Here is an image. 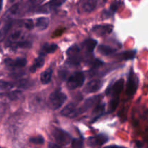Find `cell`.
<instances>
[{"mask_svg": "<svg viewBox=\"0 0 148 148\" xmlns=\"http://www.w3.org/2000/svg\"><path fill=\"white\" fill-rule=\"evenodd\" d=\"M2 2H3V0H0V12H1V7H2Z\"/></svg>", "mask_w": 148, "mask_h": 148, "instance_id": "40", "label": "cell"}, {"mask_svg": "<svg viewBox=\"0 0 148 148\" xmlns=\"http://www.w3.org/2000/svg\"><path fill=\"white\" fill-rule=\"evenodd\" d=\"M24 26L27 30H32L33 28V21L32 20H30V19L26 20L24 22Z\"/></svg>", "mask_w": 148, "mask_h": 148, "instance_id": "34", "label": "cell"}, {"mask_svg": "<svg viewBox=\"0 0 148 148\" xmlns=\"http://www.w3.org/2000/svg\"><path fill=\"white\" fill-rule=\"evenodd\" d=\"M10 1H14V0H10Z\"/></svg>", "mask_w": 148, "mask_h": 148, "instance_id": "41", "label": "cell"}, {"mask_svg": "<svg viewBox=\"0 0 148 148\" xmlns=\"http://www.w3.org/2000/svg\"><path fill=\"white\" fill-rule=\"evenodd\" d=\"M7 46L13 50H16L18 49H29L31 47V43L27 40H17L15 42L7 43Z\"/></svg>", "mask_w": 148, "mask_h": 148, "instance_id": "14", "label": "cell"}, {"mask_svg": "<svg viewBox=\"0 0 148 148\" xmlns=\"http://www.w3.org/2000/svg\"><path fill=\"white\" fill-rule=\"evenodd\" d=\"M97 0H81L79 4V12H90L96 7Z\"/></svg>", "mask_w": 148, "mask_h": 148, "instance_id": "12", "label": "cell"}, {"mask_svg": "<svg viewBox=\"0 0 148 148\" xmlns=\"http://www.w3.org/2000/svg\"><path fill=\"white\" fill-rule=\"evenodd\" d=\"M67 55V62L69 66H76L80 64L82 61V56L80 55V49L77 45H73L66 51Z\"/></svg>", "mask_w": 148, "mask_h": 148, "instance_id": "2", "label": "cell"}, {"mask_svg": "<svg viewBox=\"0 0 148 148\" xmlns=\"http://www.w3.org/2000/svg\"><path fill=\"white\" fill-rule=\"evenodd\" d=\"M44 64H45L44 58H43V56L39 55V56H38V57L35 59L33 64L30 66V72H32V73H35V72H36V70H37L38 68H41L42 66L44 65Z\"/></svg>", "mask_w": 148, "mask_h": 148, "instance_id": "20", "label": "cell"}, {"mask_svg": "<svg viewBox=\"0 0 148 148\" xmlns=\"http://www.w3.org/2000/svg\"><path fill=\"white\" fill-rule=\"evenodd\" d=\"M72 148H82L83 142L80 139H73L72 141Z\"/></svg>", "mask_w": 148, "mask_h": 148, "instance_id": "31", "label": "cell"}, {"mask_svg": "<svg viewBox=\"0 0 148 148\" xmlns=\"http://www.w3.org/2000/svg\"><path fill=\"white\" fill-rule=\"evenodd\" d=\"M44 1L45 0H28L27 4H28V7L30 8H33V7H35L36 6L40 4Z\"/></svg>", "mask_w": 148, "mask_h": 148, "instance_id": "32", "label": "cell"}, {"mask_svg": "<svg viewBox=\"0 0 148 148\" xmlns=\"http://www.w3.org/2000/svg\"><path fill=\"white\" fill-rule=\"evenodd\" d=\"M98 51L101 54L104 55V56H110L112 55L116 51V49L112 48L111 46H108L105 44H101L98 47Z\"/></svg>", "mask_w": 148, "mask_h": 148, "instance_id": "17", "label": "cell"}, {"mask_svg": "<svg viewBox=\"0 0 148 148\" xmlns=\"http://www.w3.org/2000/svg\"><path fill=\"white\" fill-rule=\"evenodd\" d=\"M49 148H61L59 145L56 144H53V143H50L49 144Z\"/></svg>", "mask_w": 148, "mask_h": 148, "instance_id": "37", "label": "cell"}, {"mask_svg": "<svg viewBox=\"0 0 148 148\" xmlns=\"http://www.w3.org/2000/svg\"><path fill=\"white\" fill-rule=\"evenodd\" d=\"M137 146L138 147V148H141L142 147H143V143H140V142H137Z\"/></svg>", "mask_w": 148, "mask_h": 148, "instance_id": "39", "label": "cell"}, {"mask_svg": "<svg viewBox=\"0 0 148 148\" xmlns=\"http://www.w3.org/2000/svg\"><path fill=\"white\" fill-rule=\"evenodd\" d=\"M114 26L110 24L97 25L92 27V31L98 36H103L108 35L112 32Z\"/></svg>", "mask_w": 148, "mask_h": 148, "instance_id": "9", "label": "cell"}, {"mask_svg": "<svg viewBox=\"0 0 148 148\" xmlns=\"http://www.w3.org/2000/svg\"><path fill=\"white\" fill-rule=\"evenodd\" d=\"M108 141V137L106 134H100L88 139V145L90 146L103 145Z\"/></svg>", "mask_w": 148, "mask_h": 148, "instance_id": "10", "label": "cell"}, {"mask_svg": "<svg viewBox=\"0 0 148 148\" xmlns=\"http://www.w3.org/2000/svg\"><path fill=\"white\" fill-rule=\"evenodd\" d=\"M119 103V98H112V99L110 101L108 107V113L111 114L113 113L116 108L118 107Z\"/></svg>", "mask_w": 148, "mask_h": 148, "instance_id": "25", "label": "cell"}, {"mask_svg": "<svg viewBox=\"0 0 148 148\" xmlns=\"http://www.w3.org/2000/svg\"><path fill=\"white\" fill-rule=\"evenodd\" d=\"M30 142L31 143H33V144L36 145H42L44 143V139L42 136H37V137H31L30 139Z\"/></svg>", "mask_w": 148, "mask_h": 148, "instance_id": "30", "label": "cell"}, {"mask_svg": "<svg viewBox=\"0 0 148 148\" xmlns=\"http://www.w3.org/2000/svg\"><path fill=\"white\" fill-rule=\"evenodd\" d=\"M66 0H51L48 4L49 8H56L62 6Z\"/></svg>", "mask_w": 148, "mask_h": 148, "instance_id": "29", "label": "cell"}, {"mask_svg": "<svg viewBox=\"0 0 148 148\" xmlns=\"http://www.w3.org/2000/svg\"><path fill=\"white\" fill-rule=\"evenodd\" d=\"M13 87H14V84L12 82L0 79V90H7L12 88Z\"/></svg>", "mask_w": 148, "mask_h": 148, "instance_id": "28", "label": "cell"}, {"mask_svg": "<svg viewBox=\"0 0 148 148\" xmlns=\"http://www.w3.org/2000/svg\"><path fill=\"white\" fill-rule=\"evenodd\" d=\"M67 99L66 94L59 90H56L50 94L48 100V106L53 111L59 109Z\"/></svg>", "mask_w": 148, "mask_h": 148, "instance_id": "1", "label": "cell"}, {"mask_svg": "<svg viewBox=\"0 0 148 148\" xmlns=\"http://www.w3.org/2000/svg\"><path fill=\"white\" fill-rule=\"evenodd\" d=\"M139 79L137 74L131 69L129 74L128 79L126 83V95L128 97H132L136 93L138 88Z\"/></svg>", "mask_w": 148, "mask_h": 148, "instance_id": "3", "label": "cell"}, {"mask_svg": "<svg viewBox=\"0 0 148 148\" xmlns=\"http://www.w3.org/2000/svg\"><path fill=\"white\" fill-rule=\"evenodd\" d=\"M58 49V45L56 43H46L41 46V49L40 50V56H44L48 53H54Z\"/></svg>", "mask_w": 148, "mask_h": 148, "instance_id": "15", "label": "cell"}, {"mask_svg": "<svg viewBox=\"0 0 148 148\" xmlns=\"http://www.w3.org/2000/svg\"><path fill=\"white\" fill-rule=\"evenodd\" d=\"M124 87V80L120 79L116 81L114 84L110 85L106 90V94L110 95L112 98H119L121 92H122Z\"/></svg>", "mask_w": 148, "mask_h": 148, "instance_id": "6", "label": "cell"}, {"mask_svg": "<svg viewBox=\"0 0 148 148\" xmlns=\"http://www.w3.org/2000/svg\"><path fill=\"white\" fill-rule=\"evenodd\" d=\"M90 62H91V67H92V69L98 68L103 64V62L101 60H100V59H94L93 61H91Z\"/></svg>", "mask_w": 148, "mask_h": 148, "instance_id": "33", "label": "cell"}, {"mask_svg": "<svg viewBox=\"0 0 148 148\" xmlns=\"http://www.w3.org/2000/svg\"><path fill=\"white\" fill-rule=\"evenodd\" d=\"M103 82L101 79H92L89 81L85 85L84 88V91L86 93H92V92H97L101 88Z\"/></svg>", "mask_w": 148, "mask_h": 148, "instance_id": "11", "label": "cell"}, {"mask_svg": "<svg viewBox=\"0 0 148 148\" xmlns=\"http://www.w3.org/2000/svg\"><path fill=\"white\" fill-rule=\"evenodd\" d=\"M18 9H19L18 4H14V5H13L12 7L9 10L8 12L10 14H15V13L17 12V10H18Z\"/></svg>", "mask_w": 148, "mask_h": 148, "instance_id": "36", "label": "cell"}, {"mask_svg": "<svg viewBox=\"0 0 148 148\" xmlns=\"http://www.w3.org/2000/svg\"><path fill=\"white\" fill-rule=\"evenodd\" d=\"M20 38H22L21 31H20V30H16V31L13 32V33L10 35L8 40H7V43L17 41V40H19V39H20Z\"/></svg>", "mask_w": 148, "mask_h": 148, "instance_id": "27", "label": "cell"}, {"mask_svg": "<svg viewBox=\"0 0 148 148\" xmlns=\"http://www.w3.org/2000/svg\"><path fill=\"white\" fill-rule=\"evenodd\" d=\"M98 42L97 40H94L92 38H88L85 40L83 43H82V46L84 49H85L87 53H92L93 52L94 49L96 47Z\"/></svg>", "mask_w": 148, "mask_h": 148, "instance_id": "16", "label": "cell"}, {"mask_svg": "<svg viewBox=\"0 0 148 148\" xmlns=\"http://www.w3.org/2000/svg\"><path fill=\"white\" fill-rule=\"evenodd\" d=\"M100 98H100L99 95H97V96L91 97V98H89L87 100H85L84 103L80 107L77 108V116L83 114L84 112L88 111L91 107H92L95 104L98 103L100 101Z\"/></svg>", "mask_w": 148, "mask_h": 148, "instance_id": "8", "label": "cell"}, {"mask_svg": "<svg viewBox=\"0 0 148 148\" xmlns=\"http://www.w3.org/2000/svg\"><path fill=\"white\" fill-rule=\"evenodd\" d=\"M67 75H68V72L66 70H61L59 72V77L62 80H64L67 78Z\"/></svg>", "mask_w": 148, "mask_h": 148, "instance_id": "35", "label": "cell"}, {"mask_svg": "<svg viewBox=\"0 0 148 148\" xmlns=\"http://www.w3.org/2000/svg\"><path fill=\"white\" fill-rule=\"evenodd\" d=\"M104 110H105V104H100V105L97 106L92 111L93 118H92L91 122H95V121H97L103 114Z\"/></svg>", "mask_w": 148, "mask_h": 148, "instance_id": "22", "label": "cell"}, {"mask_svg": "<svg viewBox=\"0 0 148 148\" xmlns=\"http://www.w3.org/2000/svg\"><path fill=\"white\" fill-rule=\"evenodd\" d=\"M136 53H137V51H128L123 52L122 53L119 55V58L121 60H130V59H132L135 57Z\"/></svg>", "mask_w": 148, "mask_h": 148, "instance_id": "24", "label": "cell"}, {"mask_svg": "<svg viewBox=\"0 0 148 148\" xmlns=\"http://www.w3.org/2000/svg\"><path fill=\"white\" fill-rule=\"evenodd\" d=\"M22 93L20 91L16 90V91H12V92H8L7 93L0 94V96H6L9 98L11 100H17L21 96Z\"/></svg>", "mask_w": 148, "mask_h": 148, "instance_id": "26", "label": "cell"}, {"mask_svg": "<svg viewBox=\"0 0 148 148\" xmlns=\"http://www.w3.org/2000/svg\"><path fill=\"white\" fill-rule=\"evenodd\" d=\"M4 63L9 69H17V68L24 67L27 64V59L23 57H18L15 59L7 58V59H4Z\"/></svg>", "mask_w": 148, "mask_h": 148, "instance_id": "7", "label": "cell"}, {"mask_svg": "<svg viewBox=\"0 0 148 148\" xmlns=\"http://www.w3.org/2000/svg\"><path fill=\"white\" fill-rule=\"evenodd\" d=\"M61 115L69 118L77 116V108L74 103H70L66 105L61 111Z\"/></svg>", "mask_w": 148, "mask_h": 148, "instance_id": "13", "label": "cell"}, {"mask_svg": "<svg viewBox=\"0 0 148 148\" xmlns=\"http://www.w3.org/2000/svg\"><path fill=\"white\" fill-rule=\"evenodd\" d=\"M52 74H53V70L51 67L48 68L47 69H46L44 72L40 74V79L43 85H47L51 81Z\"/></svg>", "mask_w": 148, "mask_h": 148, "instance_id": "18", "label": "cell"}, {"mask_svg": "<svg viewBox=\"0 0 148 148\" xmlns=\"http://www.w3.org/2000/svg\"><path fill=\"white\" fill-rule=\"evenodd\" d=\"M12 25V21L10 20H7L4 23L2 27L0 28V41L4 40V38L6 37V36L8 33L9 30L11 28Z\"/></svg>", "mask_w": 148, "mask_h": 148, "instance_id": "19", "label": "cell"}, {"mask_svg": "<svg viewBox=\"0 0 148 148\" xmlns=\"http://www.w3.org/2000/svg\"><path fill=\"white\" fill-rule=\"evenodd\" d=\"M119 2L118 1H114V2L111 4L109 9L107 10H105V11L103 12V15L105 16L106 17H111V16H112L113 14H115V12L119 9Z\"/></svg>", "mask_w": 148, "mask_h": 148, "instance_id": "23", "label": "cell"}, {"mask_svg": "<svg viewBox=\"0 0 148 148\" xmlns=\"http://www.w3.org/2000/svg\"><path fill=\"white\" fill-rule=\"evenodd\" d=\"M51 134L56 143L60 145H66L72 140V137L66 132L59 128H53L51 130Z\"/></svg>", "mask_w": 148, "mask_h": 148, "instance_id": "5", "label": "cell"}, {"mask_svg": "<svg viewBox=\"0 0 148 148\" xmlns=\"http://www.w3.org/2000/svg\"><path fill=\"white\" fill-rule=\"evenodd\" d=\"M49 23H50V21H49V19L48 17H41L36 20V25L40 30H44L49 27Z\"/></svg>", "mask_w": 148, "mask_h": 148, "instance_id": "21", "label": "cell"}, {"mask_svg": "<svg viewBox=\"0 0 148 148\" xmlns=\"http://www.w3.org/2000/svg\"><path fill=\"white\" fill-rule=\"evenodd\" d=\"M85 82V75L82 72H75L69 77L66 81V88L70 90L82 87Z\"/></svg>", "mask_w": 148, "mask_h": 148, "instance_id": "4", "label": "cell"}, {"mask_svg": "<svg viewBox=\"0 0 148 148\" xmlns=\"http://www.w3.org/2000/svg\"><path fill=\"white\" fill-rule=\"evenodd\" d=\"M105 148H124V147H120V146H117V145H111V146H108V147H106Z\"/></svg>", "mask_w": 148, "mask_h": 148, "instance_id": "38", "label": "cell"}]
</instances>
